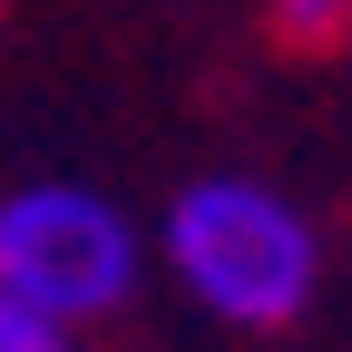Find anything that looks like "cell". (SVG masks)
<instances>
[{
	"label": "cell",
	"instance_id": "cell-4",
	"mask_svg": "<svg viewBox=\"0 0 352 352\" xmlns=\"http://www.w3.org/2000/svg\"><path fill=\"white\" fill-rule=\"evenodd\" d=\"M274 20H284L294 39H333V30L352 20V0H274Z\"/></svg>",
	"mask_w": 352,
	"mask_h": 352
},
{
	"label": "cell",
	"instance_id": "cell-2",
	"mask_svg": "<svg viewBox=\"0 0 352 352\" xmlns=\"http://www.w3.org/2000/svg\"><path fill=\"white\" fill-rule=\"evenodd\" d=\"M138 294V226L127 206H108L98 186H20L0 206V303L20 314H50V323H108L127 314Z\"/></svg>",
	"mask_w": 352,
	"mask_h": 352
},
{
	"label": "cell",
	"instance_id": "cell-3",
	"mask_svg": "<svg viewBox=\"0 0 352 352\" xmlns=\"http://www.w3.org/2000/svg\"><path fill=\"white\" fill-rule=\"evenodd\" d=\"M0 352H78V333H69V323H50V314H20V303H0Z\"/></svg>",
	"mask_w": 352,
	"mask_h": 352
},
{
	"label": "cell",
	"instance_id": "cell-1",
	"mask_svg": "<svg viewBox=\"0 0 352 352\" xmlns=\"http://www.w3.org/2000/svg\"><path fill=\"white\" fill-rule=\"evenodd\" d=\"M166 274L186 284L196 314L235 323V333H284L323 284V235L284 186L264 176H196L176 186L166 226H157Z\"/></svg>",
	"mask_w": 352,
	"mask_h": 352
}]
</instances>
